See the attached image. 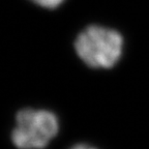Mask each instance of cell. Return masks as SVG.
Wrapping results in <instances>:
<instances>
[{
	"mask_svg": "<svg viewBox=\"0 0 149 149\" xmlns=\"http://www.w3.org/2000/svg\"><path fill=\"white\" fill-rule=\"evenodd\" d=\"M58 132L59 120L53 112L25 108L17 113L10 138L18 149H44Z\"/></svg>",
	"mask_w": 149,
	"mask_h": 149,
	"instance_id": "cell-2",
	"label": "cell"
},
{
	"mask_svg": "<svg viewBox=\"0 0 149 149\" xmlns=\"http://www.w3.org/2000/svg\"><path fill=\"white\" fill-rule=\"evenodd\" d=\"M35 3L42 7H47V8H55L57 7L63 0H32Z\"/></svg>",
	"mask_w": 149,
	"mask_h": 149,
	"instance_id": "cell-3",
	"label": "cell"
},
{
	"mask_svg": "<svg viewBox=\"0 0 149 149\" xmlns=\"http://www.w3.org/2000/svg\"><path fill=\"white\" fill-rule=\"evenodd\" d=\"M70 149H96L94 147L90 146V145H87V144H77L72 146Z\"/></svg>",
	"mask_w": 149,
	"mask_h": 149,
	"instance_id": "cell-4",
	"label": "cell"
},
{
	"mask_svg": "<svg viewBox=\"0 0 149 149\" xmlns=\"http://www.w3.org/2000/svg\"><path fill=\"white\" fill-rule=\"evenodd\" d=\"M123 44V37L118 31L91 25L77 36L74 49L79 58L87 66L108 70L120 60Z\"/></svg>",
	"mask_w": 149,
	"mask_h": 149,
	"instance_id": "cell-1",
	"label": "cell"
}]
</instances>
